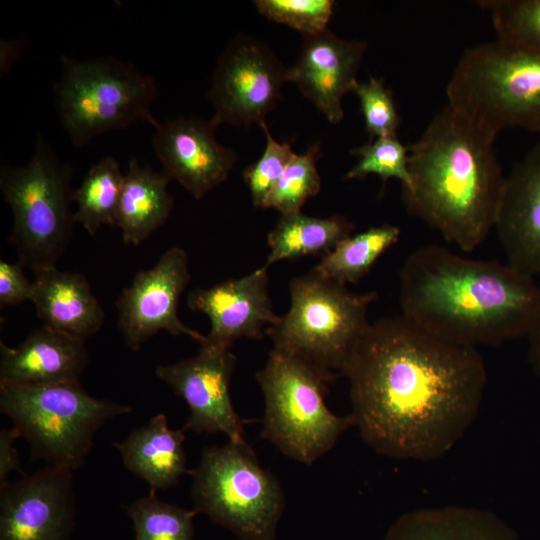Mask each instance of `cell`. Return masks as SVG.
<instances>
[{
  "label": "cell",
  "instance_id": "4dcf8cb0",
  "mask_svg": "<svg viewBox=\"0 0 540 540\" xmlns=\"http://www.w3.org/2000/svg\"><path fill=\"white\" fill-rule=\"evenodd\" d=\"M258 12L277 23L285 24L304 37L326 31L333 15L332 0H255Z\"/></svg>",
  "mask_w": 540,
  "mask_h": 540
},
{
  "label": "cell",
  "instance_id": "cb8c5ba5",
  "mask_svg": "<svg viewBox=\"0 0 540 540\" xmlns=\"http://www.w3.org/2000/svg\"><path fill=\"white\" fill-rule=\"evenodd\" d=\"M354 224L343 216H308L301 211L281 215L267 236L268 267L282 260L307 255H326L352 235Z\"/></svg>",
  "mask_w": 540,
  "mask_h": 540
},
{
  "label": "cell",
  "instance_id": "5b68a950",
  "mask_svg": "<svg viewBox=\"0 0 540 540\" xmlns=\"http://www.w3.org/2000/svg\"><path fill=\"white\" fill-rule=\"evenodd\" d=\"M337 375L290 351L273 347L255 375L265 402L261 437L285 456L312 465L353 425L332 413L325 396Z\"/></svg>",
  "mask_w": 540,
  "mask_h": 540
},
{
  "label": "cell",
  "instance_id": "ac0fdd59",
  "mask_svg": "<svg viewBox=\"0 0 540 540\" xmlns=\"http://www.w3.org/2000/svg\"><path fill=\"white\" fill-rule=\"evenodd\" d=\"M495 229L506 263L533 278L540 275V137L506 175Z\"/></svg>",
  "mask_w": 540,
  "mask_h": 540
},
{
  "label": "cell",
  "instance_id": "30bf717a",
  "mask_svg": "<svg viewBox=\"0 0 540 540\" xmlns=\"http://www.w3.org/2000/svg\"><path fill=\"white\" fill-rule=\"evenodd\" d=\"M290 307L266 329L274 347L336 375L369 326L367 314L375 291L354 293L313 270L289 284Z\"/></svg>",
  "mask_w": 540,
  "mask_h": 540
},
{
  "label": "cell",
  "instance_id": "52a82bcc",
  "mask_svg": "<svg viewBox=\"0 0 540 540\" xmlns=\"http://www.w3.org/2000/svg\"><path fill=\"white\" fill-rule=\"evenodd\" d=\"M72 175L41 135L28 163L1 166L0 190L13 214L9 241L23 268L54 267L68 247L76 223Z\"/></svg>",
  "mask_w": 540,
  "mask_h": 540
},
{
  "label": "cell",
  "instance_id": "f546056e",
  "mask_svg": "<svg viewBox=\"0 0 540 540\" xmlns=\"http://www.w3.org/2000/svg\"><path fill=\"white\" fill-rule=\"evenodd\" d=\"M351 154L358 158V162L347 172V180L364 179L375 174L383 183L395 178L401 182V187L409 185L408 147L397 136L376 138L353 149Z\"/></svg>",
  "mask_w": 540,
  "mask_h": 540
},
{
  "label": "cell",
  "instance_id": "9a60e30c",
  "mask_svg": "<svg viewBox=\"0 0 540 540\" xmlns=\"http://www.w3.org/2000/svg\"><path fill=\"white\" fill-rule=\"evenodd\" d=\"M212 118L177 116L154 127L153 149L163 172L195 199L223 183L232 171L236 152L221 145Z\"/></svg>",
  "mask_w": 540,
  "mask_h": 540
},
{
  "label": "cell",
  "instance_id": "603a6c76",
  "mask_svg": "<svg viewBox=\"0 0 540 540\" xmlns=\"http://www.w3.org/2000/svg\"><path fill=\"white\" fill-rule=\"evenodd\" d=\"M169 181L163 171L129 161L116 219L125 244L138 246L165 223L174 204Z\"/></svg>",
  "mask_w": 540,
  "mask_h": 540
},
{
  "label": "cell",
  "instance_id": "83f0119b",
  "mask_svg": "<svg viewBox=\"0 0 540 540\" xmlns=\"http://www.w3.org/2000/svg\"><path fill=\"white\" fill-rule=\"evenodd\" d=\"M320 145L315 143L305 153L295 154L270 193L265 208L283 214L301 211L305 202L321 190L317 169Z\"/></svg>",
  "mask_w": 540,
  "mask_h": 540
},
{
  "label": "cell",
  "instance_id": "7c38bea8",
  "mask_svg": "<svg viewBox=\"0 0 540 540\" xmlns=\"http://www.w3.org/2000/svg\"><path fill=\"white\" fill-rule=\"evenodd\" d=\"M190 278L188 254L174 246L152 268L137 272L123 289L116 301L117 326L132 351H139L160 331L204 342L206 335L185 325L178 316L180 297Z\"/></svg>",
  "mask_w": 540,
  "mask_h": 540
},
{
  "label": "cell",
  "instance_id": "e575fe53",
  "mask_svg": "<svg viewBox=\"0 0 540 540\" xmlns=\"http://www.w3.org/2000/svg\"><path fill=\"white\" fill-rule=\"evenodd\" d=\"M18 438L20 434L14 427L0 431V484L6 482L7 476L14 471L25 474L20 467L19 455L14 445Z\"/></svg>",
  "mask_w": 540,
  "mask_h": 540
},
{
  "label": "cell",
  "instance_id": "ba28073f",
  "mask_svg": "<svg viewBox=\"0 0 540 540\" xmlns=\"http://www.w3.org/2000/svg\"><path fill=\"white\" fill-rule=\"evenodd\" d=\"M54 91L58 117L75 147L139 120L159 123L151 112L158 93L154 78L112 56L80 61L63 55Z\"/></svg>",
  "mask_w": 540,
  "mask_h": 540
},
{
  "label": "cell",
  "instance_id": "d6986e66",
  "mask_svg": "<svg viewBox=\"0 0 540 540\" xmlns=\"http://www.w3.org/2000/svg\"><path fill=\"white\" fill-rule=\"evenodd\" d=\"M84 339L42 325L15 348L0 342V385L79 382L88 353Z\"/></svg>",
  "mask_w": 540,
  "mask_h": 540
},
{
  "label": "cell",
  "instance_id": "8fae6325",
  "mask_svg": "<svg viewBox=\"0 0 540 540\" xmlns=\"http://www.w3.org/2000/svg\"><path fill=\"white\" fill-rule=\"evenodd\" d=\"M289 82L285 67L271 48L247 36L235 37L217 60L207 97L212 120L236 126L260 125L281 99Z\"/></svg>",
  "mask_w": 540,
  "mask_h": 540
},
{
  "label": "cell",
  "instance_id": "7402d4cb",
  "mask_svg": "<svg viewBox=\"0 0 540 540\" xmlns=\"http://www.w3.org/2000/svg\"><path fill=\"white\" fill-rule=\"evenodd\" d=\"M383 540H517L510 527L485 509L449 505L400 516Z\"/></svg>",
  "mask_w": 540,
  "mask_h": 540
},
{
  "label": "cell",
  "instance_id": "836d02e7",
  "mask_svg": "<svg viewBox=\"0 0 540 540\" xmlns=\"http://www.w3.org/2000/svg\"><path fill=\"white\" fill-rule=\"evenodd\" d=\"M33 283L18 263L0 259V307L15 306L31 301Z\"/></svg>",
  "mask_w": 540,
  "mask_h": 540
},
{
  "label": "cell",
  "instance_id": "f1b7e54d",
  "mask_svg": "<svg viewBox=\"0 0 540 540\" xmlns=\"http://www.w3.org/2000/svg\"><path fill=\"white\" fill-rule=\"evenodd\" d=\"M497 39L540 50V0H480Z\"/></svg>",
  "mask_w": 540,
  "mask_h": 540
},
{
  "label": "cell",
  "instance_id": "7a4b0ae2",
  "mask_svg": "<svg viewBox=\"0 0 540 540\" xmlns=\"http://www.w3.org/2000/svg\"><path fill=\"white\" fill-rule=\"evenodd\" d=\"M399 303L401 314L427 332L477 348L527 337L540 315V288L507 263L428 244L400 268Z\"/></svg>",
  "mask_w": 540,
  "mask_h": 540
},
{
  "label": "cell",
  "instance_id": "484cf974",
  "mask_svg": "<svg viewBox=\"0 0 540 540\" xmlns=\"http://www.w3.org/2000/svg\"><path fill=\"white\" fill-rule=\"evenodd\" d=\"M124 179L119 162L106 156L89 168L80 186L74 189L75 222L89 235H95L103 225H116Z\"/></svg>",
  "mask_w": 540,
  "mask_h": 540
},
{
  "label": "cell",
  "instance_id": "d4e9b609",
  "mask_svg": "<svg viewBox=\"0 0 540 540\" xmlns=\"http://www.w3.org/2000/svg\"><path fill=\"white\" fill-rule=\"evenodd\" d=\"M400 228L391 224L371 227L350 235L312 269L340 284L358 283L378 258L400 239Z\"/></svg>",
  "mask_w": 540,
  "mask_h": 540
},
{
  "label": "cell",
  "instance_id": "277c9868",
  "mask_svg": "<svg viewBox=\"0 0 540 540\" xmlns=\"http://www.w3.org/2000/svg\"><path fill=\"white\" fill-rule=\"evenodd\" d=\"M447 105L493 136L540 135V50L496 38L467 48L446 87Z\"/></svg>",
  "mask_w": 540,
  "mask_h": 540
},
{
  "label": "cell",
  "instance_id": "ffe728a7",
  "mask_svg": "<svg viewBox=\"0 0 540 540\" xmlns=\"http://www.w3.org/2000/svg\"><path fill=\"white\" fill-rule=\"evenodd\" d=\"M33 273L31 302L44 326L84 340L101 329L105 313L83 274L56 266Z\"/></svg>",
  "mask_w": 540,
  "mask_h": 540
},
{
  "label": "cell",
  "instance_id": "2e32d148",
  "mask_svg": "<svg viewBox=\"0 0 540 540\" xmlns=\"http://www.w3.org/2000/svg\"><path fill=\"white\" fill-rule=\"evenodd\" d=\"M187 304L210 321V331L201 344L220 349H230L240 338H263L279 319L269 297L267 265L240 278L195 289L188 294Z\"/></svg>",
  "mask_w": 540,
  "mask_h": 540
},
{
  "label": "cell",
  "instance_id": "5bb4252c",
  "mask_svg": "<svg viewBox=\"0 0 540 540\" xmlns=\"http://www.w3.org/2000/svg\"><path fill=\"white\" fill-rule=\"evenodd\" d=\"M76 514L70 470L46 466L0 484V540H69Z\"/></svg>",
  "mask_w": 540,
  "mask_h": 540
},
{
  "label": "cell",
  "instance_id": "4fadbf2b",
  "mask_svg": "<svg viewBox=\"0 0 540 540\" xmlns=\"http://www.w3.org/2000/svg\"><path fill=\"white\" fill-rule=\"evenodd\" d=\"M236 362L229 349L200 344L195 356L156 367L155 375L189 407L185 431L223 433L233 443H247L244 425L248 421L235 411L230 394Z\"/></svg>",
  "mask_w": 540,
  "mask_h": 540
},
{
  "label": "cell",
  "instance_id": "d590c367",
  "mask_svg": "<svg viewBox=\"0 0 540 540\" xmlns=\"http://www.w3.org/2000/svg\"><path fill=\"white\" fill-rule=\"evenodd\" d=\"M527 338L528 362L535 375L540 379V315Z\"/></svg>",
  "mask_w": 540,
  "mask_h": 540
},
{
  "label": "cell",
  "instance_id": "e0dca14e",
  "mask_svg": "<svg viewBox=\"0 0 540 540\" xmlns=\"http://www.w3.org/2000/svg\"><path fill=\"white\" fill-rule=\"evenodd\" d=\"M366 49L365 41L343 39L329 29L306 36L296 63L289 67V82L330 123L337 124L344 117L342 100L358 81Z\"/></svg>",
  "mask_w": 540,
  "mask_h": 540
},
{
  "label": "cell",
  "instance_id": "1f68e13d",
  "mask_svg": "<svg viewBox=\"0 0 540 540\" xmlns=\"http://www.w3.org/2000/svg\"><path fill=\"white\" fill-rule=\"evenodd\" d=\"M259 126L265 133L266 145L260 158L243 171V179L253 205L265 208L270 193L296 153L290 142H278L273 138L266 122Z\"/></svg>",
  "mask_w": 540,
  "mask_h": 540
},
{
  "label": "cell",
  "instance_id": "8992f818",
  "mask_svg": "<svg viewBox=\"0 0 540 540\" xmlns=\"http://www.w3.org/2000/svg\"><path fill=\"white\" fill-rule=\"evenodd\" d=\"M0 411L28 443L32 460L74 472L85 463L98 430L132 408L93 397L71 382L0 385Z\"/></svg>",
  "mask_w": 540,
  "mask_h": 540
},
{
  "label": "cell",
  "instance_id": "4316f807",
  "mask_svg": "<svg viewBox=\"0 0 540 540\" xmlns=\"http://www.w3.org/2000/svg\"><path fill=\"white\" fill-rule=\"evenodd\" d=\"M132 521L135 540H193L194 509H184L178 505L160 500L156 492L123 505Z\"/></svg>",
  "mask_w": 540,
  "mask_h": 540
},
{
  "label": "cell",
  "instance_id": "d6a6232c",
  "mask_svg": "<svg viewBox=\"0 0 540 540\" xmlns=\"http://www.w3.org/2000/svg\"><path fill=\"white\" fill-rule=\"evenodd\" d=\"M352 93L359 99L365 129L372 138L397 136L400 115L382 78L371 76L368 81H357Z\"/></svg>",
  "mask_w": 540,
  "mask_h": 540
},
{
  "label": "cell",
  "instance_id": "9c48e42d",
  "mask_svg": "<svg viewBox=\"0 0 540 540\" xmlns=\"http://www.w3.org/2000/svg\"><path fill=\"white\" fill-rule=\"evenodd\" d=\"M193 509L242 540H274L285 507L275 476L253 449L228 441L203 448L191 470Z\"/></svg>",
  "mask_w": 540,
  "mask_h": 540
},
{
  "label": "cell",
  "instance_id": "3957f363",
  "mask_svg": "<svg viewBox=\"0 0 540 540\" xmlns=\"http://www.w3.org/2000/svg\"><path fill=\"white\" fill-rule=\"evenodd\" d=\"M495 139L446 105L408 147L406 209L463 252L479 247L498 220L506 176Z\"/></svg>",
  "mask_w": 540,
  "mask_h": 540
},
{
  "label": "cell",
  "instance_id": "6da1fadb",
  "mask_svg": "<svg viewBox=\"0 0 540 540\" xmlns=\"http://www.w3.org/2000/svg\"><path fill=\"white\" fill-rule=\"evenodd\" d=\"M341 376L364 442L381 455L415 461L455 447L476 419L487 385L477 348L441 339L402 314L369 324Z\"/></svg>",
  "mask_w": 540,
  "mask_h": 540
},
{
  "label": "cell",
  "instance_id": "44dd1931",
  "mask_svg": "<svg viewBox=\"0 0 540 540\" xmlns=\"http://www.w3.org/2000/svg\"><path fill=\"white\" fill-rule=\"evenodd\" d=\"M184 441L185 430L171 429L166 415L160 413L113 445L125 468L144 480L150 491L157 492L175 486L184 474H191L186 466Z\"/></svg>",
  "mask_w": 540,
  "mask_h": 540
}]
</instances>
